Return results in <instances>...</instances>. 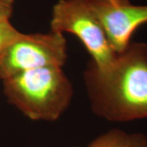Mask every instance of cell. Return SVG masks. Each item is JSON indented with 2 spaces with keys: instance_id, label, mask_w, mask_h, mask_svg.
<instances>
[{
  "instance_id": "52a82bcc",
  "label": "cell",
  "mask_w": 147,
  "mask_h": 147,
  "mask_svg": "<svg viewBox=\"0 0 147 147\" xmlns=\"http://www.w3.org/2000/svg\"><path fill=\"white\" fill-rule=\"evenodd\" d=\"M20 33L21 31L13 26L10 21H0V56Z\"/></svg>"
},
{
  "instance_id": "277c9868",
  "label": "cell",
  "mask_w": 147,
  "mask_h": 147,
  "mask_svg": "<svg viewBox=\"0 0 147 147\" xmlns=\"http://www.w3.org/2000/svg\"><path fill=\"white\" fill-rule=\"evenodd\" d=\"M68 58L63 34L20 33L0 56V79L25 71L47 67L62 68Z\"/></svg>"
},
{
  "instance_id": "5b68a950",
  "label": "cell",
  "mask_w": 147,
  "mask_h": 147,
  "mask_svg": "<svg viewBox=\"0 0 147 147\" xmlns=\"http://www.w3.org/2000/svg\"><path fill=\"white\" fill-rule=\"evenodd\" d=\"M98 19L110 47L116 53L124 51L133 34L147 23V5L129 0H87Z\"/></svg>"
},
{
  "instance_id": "7a4b0ae2",
  "label": "cell",
  "mask_w": 147,
  "mask_h": 147,
  "mask_svg": "<svg viewBox=\"0 0 147 147\" xmlns=\"http://www.w3.org/2000/svg\"><path fill=\"white\" fill-rule=\"evenodd\" d=\"M2 82L7 101L34 121L57 120L73 98V85L62 68L31 69Z\"/></svg>"
},
{
  "instance_id": "3957f363",
  "label": "cell",
  "mask_w": 147,
  "mask_h": 147,
  "mask_svg": "<svg viewBox=\"0 0 147 147\" xmlns=\"http://www.w3.org/2000/svg\"><path fill=\"white\" fill-rule=\"evenodd\" d=\"M50 30L78 38L98 69L108 67L118 55L87 0H58L53 7Z\"/></svg>"
},
{
  "instance_id": "8992f818",
  "label": "cell",
  "mask_w": 147,
  "mask_h": 147,
  "mask_svg": "<svg viewBox=\"0 0 147 147\" xmlns=\"http://www.w3.org/2000/svg\"><path fill=\"white\" fill-rule=\"evenodd\" d=\"M88 147H147V136L113 128L96 137Z\"/></svg>"
},
{
  "instance_id": "6da1fadb",
  "label": "cell",
  "mask_w": 147,
  "mask_h": 147,
  "mask_svg": "<svg viewBox=\"0 0 147 147\" xmlns=\"http://www.w3.org/2000/svg\"><path fill=\"white\" fill-rule=\"evenodd\" d=\"M84 79L96 115L117 123L147 119V43L131 42L105 69L91 61Z\"/></svg>"
},
{
  "instance_id": "ba28073f",
  "label": "cell",
  "mask_w": 147,
  "mask_h": 147,
  "mask_svg": "<svg viewBox=\"0 0 147 147\" xmlns=\"http://www.w3.org/2000/svg\"><path fill=\"white\" fill-rule=\"evenodd\" d=\"M15 0H0V21H10L14 11Z\"/></svg>"
}]
</instances>
